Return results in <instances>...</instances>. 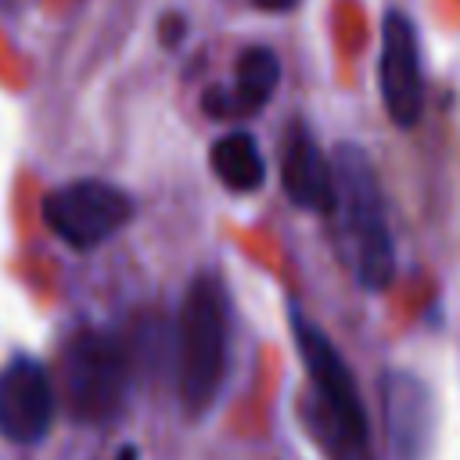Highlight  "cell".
I'll list each match as a JSON object with an SVG mask.
<instances>
[{
    "label": "cell",
    "mask_w": 460,
    "mask_h": 460,
    "mask_svg": "<svg viewBox=\"0 0 460 460\" xmlns=\"http://www.w3.org/2000/svg\"><path fill=\"white\" fill-rule=\"evenodd\" d=\"M331 165H334L338 252L359 288L385 291L395 280V237L388 226L377 169L370 155L352 140L334 147Z\"/></svg>",
    "instance_id": "cell-1"
},
{
    "label": "cell",
    "mask_w": 460,
    "mask_h": 460,
    "mask_svg": "<svg viewBox=\"0 0 460 460\" xmlns=\"http://www.w3.org/2000/svg\"><path fill=\"white\" fill-rule=\"evenodd\" d=\"M291 331L298 356L305 363L313 402H309V424L316 442L331 460H374L370 449V424L367 410L356 388V377L338 352V345L298 309H291Z\"/></svg>",
    "instance_id": "cell-2"
},
{
    "label": "cell",
    "mask_w": 460,
    "mask_h": 460,
    "mask_svg": "<svg viewBox=\"0 0 460 460\" xmlns=\"http://www.w3.org/2000/svg\"><path fill=\"white\" fill-rule=\"evenodd\" d=\"M230 367V295L216 270H201L180 302L176 392L190 417H201L223 392Z\"/></svg>",
    "instance_id": "cell-3"
},
{
    "label": "cell",
    "mask_w": 460,
    "mask_h": 460,
    "mask_svg": "<svg viewBox=\"0 0 460 460\" xmlns=\"http://www.w3.org/2000/svg\"><path fill=\"white\" fill-rule=\"evenodd\" d=\"M61 377L72 417L83 424H108L126 406L129 352L111 331L83 327L65 341Z\"/></svg>",
    "instance_id": "cell-4"
},
{
    "label": "cell",
    "mask_w": 460,
    "mask_h": 460,
    "mask_svg": "<svg viewBox=\"0 0 460 460\" xmlns=\"http://www.w3.org/2000/svg\"><path fill=\"white\" fill-rule=\"evenodd\" d=\"M133 212H137L133 194L97 176L68 180L47 190L40 201V216L50 226V234L75 252H90L111 241L133 219Z\"/></svg>",
    "instance_id": "cell-5"
},
{
    "label": "cell",
    "mask_w": 460,
    "mask_h": 460,
    "mask_svg": "<svg viewBox=\"0 0 460 460\" xmlns=\"http://www.w3.org/2000/svg\"><path fill=\"white\" fill-rule=\"evenodd\" d=\"M377 86L388 119L399 129H413L424 115V68L417 25L406 11L392 7L381 18V54H377Z\"/></svg>",
    "instance_id": "cell-6"
},
{
    "label": "cell",
    "mask_w": 460,
    "mask_h": 460,
    "mask_svg": "<svg viewBox=\"0 0 460 460\" xmlns=\"http://www.w3.org/2000/svg\"><path fill=\"white\" fill-rule=\"evenodd\" d=\"M54 385L40 359L11 356L0 367V435L7 442H40L54 424Z\"/></svg>",
    "instance_id": "cell-7"
},
{
    "label": "cell",
    "mask_w": 460,
    "mask_h": 460,
    "mask_svg": "<svg viewBox=\"0 0 460 460\" xmlns=\"http://www.w3.org/2000/svg\"><path fill=\"white\" fill-rule=\"evenodd\" d=\"M280 187L295 208L313 216H334V165L302 119H295L284 133Z\"/></svg>",
    "instance_id": "cell-8"
},
{
    "label": "cell",
    "mask_w": 460,
    "mask_h": 460,
    "mask_svg": "<svg viewBox=\"0 0 460 460\" xmlns=\"http://www.w3.org/2000/svg\"><path fill=\"white\" fill-rule=\"evenodd\" d=\"M280 86V58L266 43H252L237 54L234 79L226 86H208L201 108L208 119H237L262 111Z\"/></svg>",
    "instance_id": "cell-9"
},
{
    "label": "cell",
    "mask_w": 460,
    "mask_h": 460,
    "mask_svg": "<svg viewBox=\"0 0 460 460\" xmlns=\"http://www.w3.org/2000/svg\"><path fill=\"white\" fill-rule=\"evenodd\" d=\"M381 402H385L388 442L399 453V460H420L435 431V402L428 388L417 377L392 370L381 377Z\"/></svg>",
    "instance_id": "cell-10"
},
{
    "label": "cell",
    "mask_w": 460,
    "mask_h": 460,
    "mask_svg": "<svg viewBox=\"0 0 460 460\" xmlns=\"http://www.w3.org/2000/svg\"><path fill=\"white\" fill-rule=\"evenodd\" d=\"M208 165L216 180L234 194H255L266 183V158L259 151V140L244 129H230L212 140Z\"/></svg>",
    "instance_id": "cell-11"
},
{
    "label": "cell",
    "mask_w": 460,
    "mask_h": 460,
    "mask_svg": "<svg viewBox=\"0 0 460 460\" xmlns=\"http://www.w3.org/2000/svg\"><path fill=\"white\" fill-rule=\"evenodd\" d=\"M183 25H187V22H183L180 14H169V18H162V40L172 47V43L183 36Z\"/></svg>",
    "instance_id": "cell-12"
},
{
    "label": "cell",
    "mask_w": 460,
    "mask_h": 460,
    "mask_svg": "<svg viewBox=\"0 0 460 460\" xmlns=\"http://www.w3.org/2000/svg\"><path fill=\"white\" fill-rule=\"evenodd\" d=\"M255 7H262V11H291V7H298V0H252Z\"/></svg>",
    "instance_id": "cell-13"
},
{
    "label": "cell",
    "mask_w": 460,
    "mask_h": 460,
    "mask_svg": "<svg viewBox=\"0 0 460 460\" xmlns=\"http://www.w3.org/2000/svg\"><path fill=\"white\" fill-rule=\"evenodd\" d=\"M119 460H137V449H122V453H119Z\"/></svg>",
    "instance_id": "cell-14"
}]
</instances>
